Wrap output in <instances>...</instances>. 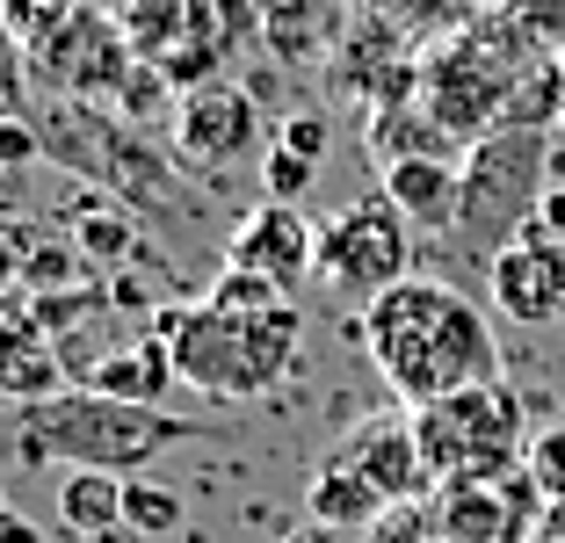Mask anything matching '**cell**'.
Masks as SVG:
<instances>
[{"mask_svg":"<svg viewBox=\"0 0 565 543\" xmlns=\"http://www.w3.org/2000/svg\"><path fill=\"white\" fill-rule=\"evenodd\" d=\"M551 196V138L500 124L465 152V196H457V232L449 247L493 268L500 254L536 232V211Z\"/></svg>","mask_w":565,"mask_h":543,"instance_id":"cell-5","label":"cell"},{"mask_svg":"<svg viewBox=\"0 0 565 543\" xmlns=\"http://www.w3.org/2000/svg\"><path fill=\"white\" fill-rule=\"evenodd\" d=\"M355 341H363L370 370L384 377V392L399 398L406 413L457 398L471 384L500 377V333L479 312V297H465L443 276H406L384 297H370L355 312Z\"/></svg>","mask_w":565,"mask_h":543,"instance_id":"cell-1","label":"cell"},{"mask_svg":"<svg viewBox=\"0 0 565 543\" xmlns=\"http://www.w3.org/2000/svg\"><path fill=\"white\" fill-rule=\"evenodd\" d=\"M254 131H262V116H254L247 87L203 81V87H189L182 109H174V160L196 167V174H225V167L254 146Z\"/></svg>","mask_w":565,"mask_h":543,"instance_id":"cell-10","label":"cell"},{"mask_svg":"<svg viewBox=\"0 0 565 543\" xmlns=\"http://www.w3.org/2000/svg\"><path fill=\"white\" fill-rule=\"evenodd\" d=\"M225 268H254V276L282 283V290L298 297L305 276H319V225L298 211V203H262V211H247L233 225Z\"/></svg>","mask_w":565,"mask_h":543,"instance_id":"cell-11","label":"cell"},{"mask_svg":"<svg viewBox=\"0 0 565 543\" xmlns=\"http://www.w3.org/2000/svg\"><path fill=\"white\" fill-rule=\"evenodd\" d=\"M500 15H515L530 36H544L551 51H565V0H493Z\"/></svg>","mask_w":565,"mask_h":543,"instance_id":"cell-26","label":"cell"},{"mask_svg":"<svg viewBox=\"0 0 565 543\" xmlns=\"http://www.w3.org/2000/svg\"><path fill=\"white\" fill-rule=\"evenodd\" d=\"M36 131L30 124H22V116H0V174H8V167H22V160H36Z\"/></svg>","mask_w":565,"mask_h":543,"instance_id":"cell-29","label":"cell"},{"mask_svg":"<svg viewBox=\"0 0 565 543\" xmlns=\"http://www.w3.org/2000/svg\"><path fill=\"white\" fill-rule=\"evenodd\" d=\"M174 348V377L211 398H262L276 392L305 355V312L268 305V312H225V305H189L160 319Z\"/></svg>","mask_w":565,"mask_h":543,"instance_id":"cell-4","label":"cell"},{"mask_svg":"<svg viewBox=\"0 0 565 543\" xmlns=\"http://www.w3.org/2000/svg\"><path fill=\"white\" fill-rule=\"evenodd\" d=\"M182 514L189 508L167 493V486H152V478H124V522H131L138 536H174Z\"/></svg>","mask_w":565,"mask_h":543,"instance_id":"cell-21","label":"cell"},{"mask_svg":"<svg viewBox=\"0 0 565 543\" xmlns=\"http://www.w3.org/2000/svg\"><path fill=\"white\" fill-rule=\"evenodd\" d=\"M558 131H565V109H558Z\"/></svg>","mask_w":565,"mask_h":543,"instance_id":"cell-36","label":"cell"},{"mask_svg":"<svg viewBox=\"0 0 565 543\" xmlns=\"http://www.w3.org/2000/svg\"><path fill=\"white\" fill-rule=\"evenodd\" d=\"M530 471L544 486V500H565V428H544L530 443Z\"/></svg>","mask_w":565,"mask_h":543,"instance_id":"cell-27","label":"cell"},{"mask_svg":"<svg viewBox=\"0 0 565 543\" xmlns=\"http://www.w3.org/2000/svg\"><path fill=\"white\" fill-rule=\"evenodd\" d=\"M0 514H8V493H0Z\"/></svg>","mask_w":565,"mask_h":543,"instance_id":"cell-35","label":"cell"},{"mask_svg":"<svg viewBox=\"0 0 565 543\" xmlns=\"http://www.w3.org/2000/svg\"><path fill=\"white\" fill-rule=\"evenodd\" d=\"M327 138H333V124H327V116H290V124L276 131V146L305 152V160H327Z\"/></svg>","mask_w":565,"mask_h":543,"instance_id":"cell-28","label":"cell"},{"mask_svg":"<svg viewBox=\"0 0 565 543\" xmlns=\"http://www.w3.org/2000/svg\"><path fill=\"white\" fill-rule=\"evenodd\" d=\"M305 514H312V522H327V529H341L349 543H370V529L392 514V500H384L363 471H349V464H327V471L305 486Z\"/></svg>","mask_w":565,"mask_h":543,"instance_id":"cell-17","label":"cell"},{"mask_svg":"<svg viewBox=\"0 0 565 543\" xmlns=\"http://www.w3.org/2000/svg\"><path fill=\"white\" fill-rule=\"evenodd\" d=\"M73 247H81L95 268H117V262H131V254H138V217L124 211L117 196H87L81 225H73Z\"/></svg>","mask_w":565,"mask_h":543,"instance_id":"cell-20","label":"cell"},{"mask_svg":"<svg viewBox=\"0 0 565 543\" xmlns=\"http://www.w3.org/2000/svg\"><path fill=\"white\" fill-rule=\"evenodd\" d=\"M486 297L515 327H565V239H544V232L515 239L486 268Z\"/></svg>","mask_w":565,"mask_h":543,"instance_id":"cell-12","label":"cell"},{"mask_svg":"<svg viewBox=\"0 0 565 543\" xmlns=\"http://www.w3.org/2000/svg\"><path fill=\"white\" fill-rule=\"evenodd\" d=\"M138 58L124 22L109 8H73L44 44H30V81L44 95H73V102H124V87L138 81Z\"/></svg>","mask_w":565,"mask_h":543,"instance_id":"cell-8","label":"cell"},{"mask_svg":"<svg viewBox=\"0 0 565 543\" xmlns=\"http://www.w3.org/2000/svg\"><path fill=\"white\" fill-rule=\"evenodd\" d=\"M530 543H565V500H551V508H544V522H536Z\"/></svg>","mask_w":565,"mask_h":543,"instance_id":"cell-32","label":"cell"},{"mask_svg":"<svg viewBox=\"0 0 565 543\" xmlns=\"http://www.w3.org/2000/svg\"><path fill=\"white\" fill-rule=\"evenodd\" d=\"M117 22H124V36H131V51L146 66H167L196 36V0H124Z\"/></svg>","mask_w":565,"mask_h":543,"instance_id":"cell-19","label":"cell"},{"mask_svg":"<svg viewBox=\"0 0 565 543\" xmlns=\"http://www.w3.org/2000/svg\"><path fill=\"white\" fill-rule=\"evenodd\" d=\"M73 8H81V0H0V15L15 22L22 51H30V44H44V36H51V30H58V22L73 15Z\"/></svg>","mask_w":565,"mask_h":543,"instance_id":"cell-25","label":"cell"},{"mask_svg":"<svg viewBox=\"0 0 565 543\" xmlns=\"http://www.w3.org/2000/svg\"><path fill=\"white\" fill-rule=\"evenodd\" d=\"M73 392L66 384V355L51 348L44 319L30 312V305H15V312L0 319V398H15V406H44V398Z\"/></svg>","mask_w":565,"mask_h":543,"instance_id":"cell-14","label":"cell"},{"mask_svg":"<svg viewBox=\"0 0 565 543\" xmlns=\"http://www.w3.org/2000/svg\"><path fill=\"white\" fill-rule=\"evenodd\" d=\"M87 392H109V398H131V406H160L167 384H182L174 377V348H167V333H138L131 348H117V355H102L81 370Z\"/></svg>","mask_w":565,"mask_h":543,"instance_id":"cell-16","label":"cell"},{"mask_svg":"<svg viewBox=\"0 0 565 543\" xmlns=\"http://www.w3.org/2000/svg\"><path fill=\"white\" fill-rule=\"evenodd\" d=\"M414 268V225L392 196H363V203H341V211L319 225V283L341 297H384L392 283H406Z\"/></svg>","mask_w":565,"mask_h":543,"instance_id":"cell-7","label":"cell"},{"mask_svg":"<svg viewBox=\"0 0 565 543\" xmlns=\"http://www.w3.org/2000/svg\"><path fill=\"white\" fill-rule=\"evenodd\" d=\"M414 443L420 464H428V486H457V478H508L530 464V406L508 377L471 384L457 398H435V406H414Z\"/></svg>","mask_w":565,"mask_h":543,"instance_id":"cell-6","label":"cell"},{"mask_svg":"<svg viewBox=\"0 0 565 543\" xmlns=\"http://www.w3.org/2000/svg\"><path fill=\"white\" fill-rule=\"evenodd\" d=\"M87 268H95V262H87L81 247H30V262H22V283H30V290H73Z\"/></svg>","mask_w":565,"mask_h":543,"instance_id":"cell-23","label":"cell"},{"mask_svg":"<svg viewBox=\"0 0 565 543\" xmlns=\"http://www.w3.org/2000/svg\"><path fill=\"white\" fill-rule=\"evenodd\" d=\"M58 522H66V536H95L109 543L124 522V478L117 471H66L58 478Z\"/></svg>","mask_w":565,"mask_h":543,"instance_id":"cell-18","label":"cell"},{"mask_svg":"<svg viewBox=\"0 0 565 543\" xmlns=\"http://www.w3.org/2000/svg\"><path fill=\"white\" fill-rule=\"evenodd\" d=\"M66 543H95V536H66Z\"/></svg>","mask_w":565,"mask_h":543,"instance_id":"cell-34","label":"cell"},{"mask_svg":"<svg viewBox=\"0 0 565 543\" xmlns=\"http://www.w3.org/2000/svg\"><path fill=\"white\" fill-rule=\"evenodd\" d=\"M0 543H44V529L22 522V514H0Z\"/></svg>","mask_w":565,"mask_h":543,"instance_id":"cell-33","label":"cell"},{"mask_svg":"<svg viewBox=\"0 0 565 543\" xmlns=\"http://www.w3.org/2000/svg\"><path fill=\"white\" fill-rule=\"evenodd\" d=\"M282 543H349V536H341V529H327V522H312V514H305V522L290 529V536H282Z\"/></svg>","mask_w":565,"mask_h":543,"instance_id":"cell-31","label":"cell"},{"mask_svg":"<svg viewBox=\"0 0 565 543\" xmlns=\"http://www.w3.org/2000/svg\"><path fill=\"white\" fill-rule=\"evenodd\" d=\"M536 232H544V239H565V181L544 196V211H536Z\"/></svg>","mask_w":565,"mask_h":543,"instance_id":"cell-30","label":"cell"},{"mask_svg":"<svg viewBox=\"0 0 565 543\" xmlns=\"http://www.w3.org/2000/svg\"><path fill=\"white\" fill-rule=\"evenodd\" d=\"M312 181H319V160H305V152H290V146H276V152L262 160V189H268V203H298Z\"/></svg>","mask_w":565,"mask_h":543,"instance_id":"cell-24","label":"cell"},{"mask_svg":"<svg viewBox=\"0 0 565 543\" xmlns=\"http://www.w3.org/2000/svg\"><path fill=\"white\" fill-rule=\"evenodd\" d=\"M22 124L36 131V146L51 160H66L73 174L95 189V196H117L124 211H167V217H196L182 211V181L167 152H152L131 131V116L102 109V102H73V95H30L22 102Z\"/></svg>","mask_w":565,"mask_h":543,"instance_id":"cell-2","label":"cell"},{"mask_svg":"<svg viewBox=\"0 0 565 543\" xmlns=\"http://www.w3.org/2000/svg\"><path fill=\"white\" fill-rule=\"evenodd\" d=\"M544 508L551 500H544L530 464L508 478H457V486H435L428 493L435 543H530Z\"/></svg>","mask_w":565,"mask_h":543,"instance_id":"cell-9","label":"cell"},{"mask_svg":"<svg viewBox=\"0 0 565 543\" xmlns=\"http://www.w3.org/2000/svg\"><path fill=\"white\" fill-rule=\"evenodd\" d=\"M384 196L406 211L414 232H457V196H465V167L457 160H392L384 167Z\"/></svg>","mask_w":565,"mask_h":543,"instance_id":"cell-15","label":"cell"},{"mask_svg":"<svg viewBox=\"0 0 565 543\" xmlns=\"http://www.w3.org/2000/svg\"><path fill=\"white\" fill-rule=\"evenodd\" d=\"M174 443H196V428L174 420V413H160V406H131V398L87 392V384L15 413L22 464H66V471L131 478V471H146L152 457H167Z\"/></svg>","mask_w":565,"mask_h":543,"instance_id":"cell-3","label":"cell"},{"mask_svg":"<svg viewBox=\"0 0 565 543\" xmlns=\"http://www.w3.org/2000/svg\"><path fill=\"white\" fill-rule=\"evenodd\" d=\"M333 464H349V471H363L370 486H377L392 508L399 500H428V464H420V443H414V420H363V428L349 435V443L333 449Z\"/></svg>","mask_w":565,"mask_h":543,"instance_id":"cell-13","label":"cell"},{"mask_svg":"<svg viewBox=\"0 0 565 543\" xmlns=\"http://www.w3.org/2000/svg\"><path fill=\"white\" fill-rule=\"evenodd\" d=\"M203 305H225V312H268V305H298V297L282 290V283L254 276V268H225V276L211 283V297Z\"/></svg>","mask_w":565,"mask_h":543,"instance_id":"cell-22","label":"cell"}]
</instances>
